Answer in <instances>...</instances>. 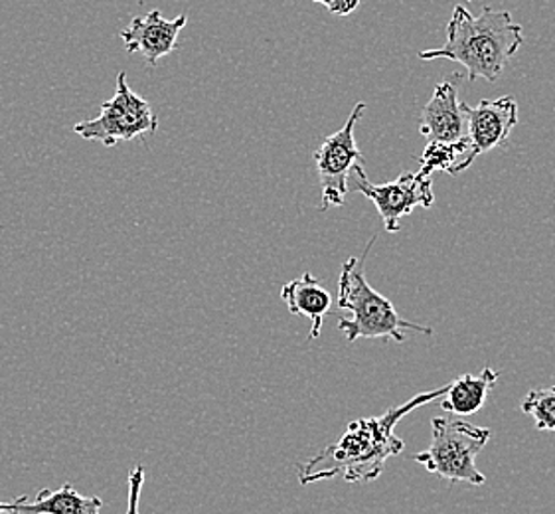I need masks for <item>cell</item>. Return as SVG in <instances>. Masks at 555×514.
Listing matches in <instances>:
<instances>
[{
    "instance_id": "obj_1",
    "label": "cell",
    "mask_w": 555,
    "mask_h": 514,
    "mask_svg": "<svg viewBox=\"0 0 555 514\" xmlns=\"http://www.w3.org/2000/svg\"><path fill=\"white\" fill-rule=\"evenodd\" d=\"M444 391L447 386L423 391L411 398L410 402L401 403L400 408H391L379 417L356 420L346 427L336 444L322 449L319 455L299 465L300 485L326 481L336 475H343L346 483L376 481L386 461L400 455L405 448V444L396 436V425L413 410L443 398Z\"/></svg>"
},
{
    "instance_id": "obj_2",
    "label": "cell",
    "mask_w": 555,
    "mask_h": 514,
    "mask_svg": "<svg viewBox=\"0 0 555 514\" xmlns=\"http://www.w3.org/2000/svg\"><path fill=\"white\" fill-rule=\"evenodd\" d=\"M522 42V26L512 21L511 12L485 7L473 16L465 7H455L444 44L423 50L420 60H451L467 69L468 81L487 79L494 83Z\"/></svg>"
},
{
    "instance_id": "obj_3",
    "label": "cell",
    "mask_w": 555,
    "mask_h": 514,
    "mask_svg": "<svg viewBox=\"0 0 555 514\" xmlns=\"http://www.w3.org/2000/svg\"><path fill=\"white\" fill-rule=\"evenodd\" d=\"M376 237L367 242L364 256L346 259L338 280V307L350 313V319H340L338 329L348 343L360 338H391L403 343L401 331H415L422 335H434L429 326L410 323L396 311L393 303L374 290L366 280V257Z\"/></svg>"
},
{
    "instance_id": "obj_4",
    "label": "cell",
    "mask_w": 555,
    "mask_h": 514,
    "mask_svg": "<svg viewBox=\"0 0 555 514\" xmlns=\"http://www.w3.org/2000/svg\"><path fill=\"white\" fill-rule=\"evenodd\" d=\"M431 429V446L413 459L444 481L485 485L487 477L477 470V455L489 444L490 429L449 417H435Z\"/></svg>"
},
{
    "instance_id": "obj_5",
    "label": "cell",
    "mask_w": 555,
    "mask_h": 514,
    "mask_svg": "<svg viewBox=\"0 0 555 514\" xmlns=\"http://www.w3.org/2000/svg\"><path fill=\"white\" fill-rule=\"evenodd\" d=\"M156 129L158 119L151 103L129 88L125 72L117 74L115 95L101 103L100 115L95 119L74 125V133L81 139L98 141L109 149L133 141L137 137L155 133Z\"/></svg>"
},
{
    "instance_id": "obj_6",
    "label": "cell",
    "mask_w": 555,
    "mask_h": 514,
    "mask_svg": "<svg viewBox=\"0 0 555 514\" xmlns=\"http://www.w3.org/2000/svg\"><path fill=\"white\" fill-rule=\"evenodd\" d=\"M366 165H356L348 177V191L360 192L374 202L382 216L384 228L389 234L400 230L403 216L413 213L415 208H431L434 206V179L425 170L405 172L400 179L386 184L370 182Z\"/></svg>"
},
{
    "instance_id": "obj_7",
    "label": "cell",
    "mask_w": 555,
    "mask_h": 514,
    "mask_svg": "<svg viewBox=\"0 0 555 514\" xmlns=\"http://www.w3.org/2000/svg\"><path fill=\"white\" fill-rule=\"evenodd\" d=\"M366 112V103L358 101L345 127L328 134L314 153L319 182H321V213L343 206L348 196V177L356 165H366L364 155L356 145L354 129L358 119Z\"/></svg>"
},
{
    "instance_id": "obj_8",
    "label": "cell",
    "mask_w": 555,
    "mask_h": 514,
    "mask_svg": "<svg viewBox=\"0 0 555 514\" xmlns=\"http://www.w3.org/2000/svg\"><path fill=\"white\" fill-rule=\"evenodd\" d=\"M467 119V137L477 155L490 153L508 143L512 129L518 125V103L512 95L499 100H482L475 107L461 101Z\"/></svg>"
},
{
    "instance_id": "obj_9",
    "label": "cell",
    "mask_w": 555,
    "mask_h": 514,
    "mask_svg": "<svg viewBox=\"0 0 555 514\" xmlns=\"http://www.w3.org/2000/svg\"><path fill=\"white\" fill-rule=\"evenodd\" d=\"M189 23L186 14H180L175 21H167L158 11H151L141 18H133L129 28L121 33L127 52H139L149 66H156L158 60L177 50L178 34Z\"/></svg>"
},
{
    "instance_id": "obj_10",
    "label": "cell",
    "mask_w": 555,
    "mask_h": 514,
    "mask_svg": "<svg viewBox=\"0 0 555 514\" xmlns=\"http://www.w3.org/2000/svg\"><path fill=\"white\" fill-rule=\"evenodd\" d=\"M456 78L437 83L434 98L423 107L420 133L427 143H451L467 137V119L456 98Z\"/></svg>"
},
{
    "instance_id": "obj_11",
    "label": "cell",
    "mask_w": 555,
    "mask_h": 514,
    "mask_svg": "<svg viewBox=\"0 0 555 514\" xmlns=\"http://www.w3.org/2000/svg\"><path fill=\"white\" fill-rule=\"evenodd\" d=\"M101 511L100 497H83L69 483H64L56 491L42 489L33 501L18 497L12 503H0V513L98 514Z\"/></svg>"
},
{
    "instance_id": "obj_12",
    "label": "cell",
    "mask_w": 555,
    "mask_h": 514,
    "mask_svg": "<svg viewBox=\"0 0 555 514\" xmlns=\"http://www.w3.org/2000/svg\"><path fill=\"white\" fill-rule=\"evenodd\" d=\"M281 299L285 301L291 313L311 319L309 338L317 340L321 336L324 317L331 313V307H333V297L328 290H324L321 281L312 278L311 273H302L299 280H293L287 285H283Z\"/></svg>"
},
{
    "instance_id": "obj_13",
    "label": "cell",
    "mask_w": 555,
    "mask_h": 514,
    "mask_svg": "<svg viewBox=\"0 0 555 514\" xmlns=\"http://www.w3.org/2000/svg\"><path fill=\"white\" fill-rule=\"evenodd\" d=\"M499 382V370L485 369L480 374H465L447 384V391L441 398L444 412L456 415L477 414L487 402V396Z\"/></svg>"
},
{
    "instance_id": "obj_14",
    "label": "cell",
    "mask_w": 555,
    "mask_h": 514,
    "mask_svg": "<svg viewBox=\"0 0 555 514\" xmlns=\"http://www.w3.org/2000/svg\"><path fill=\"white\" fill-rule=\"evenodd\" d=\"M477 158V151L470 143V139H459L451 143H427L420 165L427 175L434 172H449V175H459L467 170Z\"/></svg>"
},
{
    "instance_id": "obj_15",
    "label": "cell",
    "mask_w": 555,
    "mask_h": 514,
    "mask_svg": "<svg viewBox=\"0 0 555 514\" xmlns=\"http://www.w3.org/2000/svg\"><path fill=\"white\" fill-rule=\"evenodd\" d=\"M520 406L524 414L532 415L538 429L555 432V386L530 391Z\"/></svg>"
},
{
    "instance_id": "obj_16",
    "label": "cell",
    "mask_w": 555,
    "mask_h": 514,
    "mask_svg": "<svg viewBox=\"0 0 555 514\" xmlns=\"http://www.w3.org/2000/svg\"><path fill=\"white\" fill-rule=\"evenodd\" d=\"M322 7H326V11L333 12L336 16H348L360 7V0H314Z\"/></svg>"
},
{
    "instance_id": "obj_17",
    "label": "cell",
    "mask_w": 555,
    "mask_h": 514,
    "mask_svg": "<svg viewBox=\"0 0 555 514\" xmlns=\"http://www.w3.org/2000/svg\"><path fill=\"white\" fill-rule=\"evenodd\" d=\"M141 485H143V470L137 467V470L131 473V504H129V511H131V513L137 511V497H139Z\"/></svg>"
}]
</instances>
